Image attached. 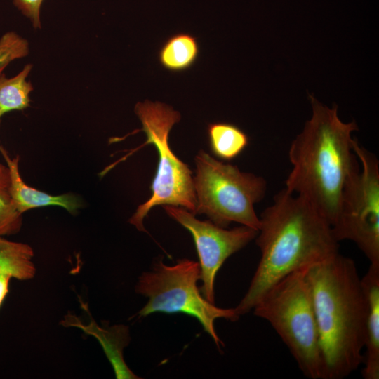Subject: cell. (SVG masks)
Instances as JSON below:
<instances>
[{
  "mask_svg": "<svg viewBox=\"0 0 379 379\" xmlns=\"http://www.w3.org/2000/svg\"><path fill=\"white\" fill-rule=\"evenodd\" d=\"M200 280L198 262L182 258L172 265L160 258L154 262L150 271L138 277L135 292L148 298L138 312L145 317L154 312L184 313L196 318L204 331L212 338L218 349L224 346L215 329L217 319L236 321L239 316L234 308H221L208 301L197 286Z\"/></svg>",
  "mask_w": 379,
  "mask_h": 379,
  "instance_id": "cell-7",
  "label": "cell"
},
{
  "mask_svg": "<svg viewBox=\"0 0 379 379\" xmlns=\"http://www.w3.org/2000/svg\"><path fill=\"white\" fill-rule=\"evenodd\" d=\"M0 152L4 158L9 170V192L17 211L22 214L34 208L58 206L74 214L81 204L77 197L72 194L53 196L28 186L23 182L19 172L20 156L11 159L6 149L0 145Z\"/></svg>",
  "mask_w": 379,
  "mask_h": 379,
  "instance_id": "cell-10",
  "label": "cell"
},
{
  "mask_svg": "<svg viewBox=\"0 0 379 379\" xmlns=\"http://www.w3.org/2000/svg\"><path fill=\"white\" fill-rule=\"evenodd\" d=\"M166 213L192 234L199 257L202 295L215 304L214 283L220 268L232 254L255 239L258 231L245 225L227 229L211 220H199L187 209L164 205Z\"/></svg>",
  "mask_w": 379,
  "mask_h": 379,
  "instance_id": "cell-9",
  "label": "cell"
},
{
  "mask_svg": "<svg viewBox=\"0 0 379 379\" xmlns=\"http://www.w3.org/2000/svg\"><path fill=\"white\" fill-rule=\"evenodd\" d=\"M256 244L260 260L246 294L234 307L241 317L252 310L272 285L339 253L327 220L305 198L286 188L260 214Z\"/></svg>",
  "mask_w": 379,
  "mask_h": 379,
  "instance_id": "cell-1",
  "label": "cell"
},
{
  "mask_svg": "<svg viewBox=\"0 0 379 379\" xmlns=\"http://www.w3.org/2000/svg\"><path fill=\"white\" fill-rule=\"evenodd\" d=\"M33 257L34 251L29 245L0 236V273L21 281L29 280L36 270Z\"/></svg>",
  "mask_w": 379,
  "mask_h": 379,
  "instance_id": "cell-13",
  "label": "cell"
},
{
  "mask_svg": "<svg viewBox=\"0 0 379 379\" xmlns=\"http://www.w3.org/2000/svg\"><path fill=\"white\" fill-rule=\"evenodd\" d=\"M199 54L197 38L187 32H178L164 42L158 52V60L165 69L181 72L194 65Z\"/></svg>",
  "mask_w": 379,
  "mask_h": 379,
  "instance_id": "cell-12",
  "label": "cell"
},
{
  "mask_svg": "<svg viewBox=\"0 0 379 379\" xmlns=\"http://www.w3.org/2000/svg\"><path fill=\"white\" fill-rule=\"evenodd\" d=\"M95 336L100 342L110 361L117 378H140L126 366L123 358V350L129 343L128 328L124 325L100 328L95 326Z\"/></svg>",
  "mask_w": 379,
  "mask_h": 379,
  "instance_id": "cell-15",
  "label": "cell"
},
{
  "mask_svg": "<svg viewBox=\"0 0 379 379\" xmlns=\"http://www.w3.org/2000/svg\"><path fill=\"white\" fill-rule=\"evenodd\" d=\"M134 111L142 124V128L134 133L143 131L147 139L144 144L131 151L123 159L147 145H154L159 156L157 171L151 185L152 196L138 206L129 219V223L138 230L147 232L143 220L154 206H180L194 214L197 199L192 171L176 157L168 143L171 130L181 119L180 112L168 105L148 100L138 102Z\"/></svg>",
  "mask_w": 379,
  "mask_h": 379,
  "instance_id": "cell-5",
  "label": "cell"
},
{
  "mask_svg": "<svg viewBox=\"0 0 379 379\" xmlns=\"http://www.w3.org/2000/svg\"><path fill=\"white\" fill-rule=\"evenodd\" d=\"M27 40L14 32H8L0 38V74L13 60L27 55Z\"/></svg>",
  "mask_w": 379,
  "mask_h": 379,
  "instance_id": "cell-18",
  "label": "cell"
},
{
  "mask_svg": "<svg viewBox=\"0 0 379 379\" xmlns=\"http://www.w3.org/2000/svg\"><path fill=\"white\" fill-rule=\"evenodd\" d=\"M359 165L343 188L331 226L335 239L353 241L371 265H379V161L354 139Z\"/></svg>",
  "mask_w": 379,
  "mask_h": 379,
  "instance_id": "cell-8",
  "label": "cell"
},
{
  "mask_svg": "<svg viewBox=\"0 0 379 379\" xmlns=\"http://www.w3.org/2000/svg\"><path fill=\"white\" fill-rule=\"evenodd\" d=\"M210 148L213 154L225 161L239 155L248 144V137L237 126L227 122H214L208 125Z\"/></svg>",
  "mask_w": 379,
  "mask_h": 379,
  "instance_id": "cell-14",
  "label": "cell"
},
{
  "mask_svg": "<svg viewBox=\"0 0 379 379\" xmlns=\"http://www.w3.org/2000/svg\"><path fill=\"white\" fill-rule=\"evenodd\" d=\"M11 276L6 273H0V307L9 291V282Z\"/></svg>",
  "mask_w": 379,
  "mask_h": 379,
  "instance_id": "cell-20",
  "label": "cell"
},
{
  "mask_svg": "<svg viewBox=\"0 0 379 379\" xmlns=\"http://www.w3.org/2000/svg\"><path fill=\"white\" fill-rule=\"evenodd\" d=\"M44 0H13L14 6L27 17L35 28L41 27L40 8Z\"/></svg>",
  "mask_w": 379,
  "mask_h": 379,
  "instance_id": "cell-19",
  "label": "cell"
},
{
  "mask_svg": "<svg viewBox=\"0 0 379 379\" xmlns=\"http://www.w3.org/2000/svg\"><path fill=\"white\" fill-rule=\"evenodd\" d=\"M32 67L31 64H27L17 75L8 79L0 74V124L5 113L29 106V93L33 87L26 79Z\"/></svg>",
  "mask_w": 379,
  "mask_h": 379,
  "instance_id": "cell-16",
  "label": "cell"
},
{
  "mask_svg": "<svg viewBox=\"0 0 379 379\" xmlns=\"http://www.w3.org/2000/svg\"><path fill=\"white\" fill-rule=\"evenodd\" d=\"M22 214L15 208L9 187L0 185V236L16 234L22 227Z\"/></svg>",
  "mask_w": 379,
  "mask_h": 379,
  "instance_id": "cell-17",
  "label": "cell"
},
{
  "mask_svg": "<svg viewBox=\"0 0 379 379\" xmlns=\"http://www.w3.org/2000/svg\"><path fill=\"white\" fill-rule=\"evenodd\" d=\"M194 161L197 206L194 214H205L221 227L227 228L234 222L258 231L260 222L254 205L265 196V178L219 161L202 149Z\"/></svg>",
  "mask_w": 379,
  "mask_h": 379,
  "instance_id": "cell-6",
  "label": "cell"
},
{
  "mask_svg": "<svg viewBox=\"0 0 379 379\" xmlns=\"http://www.w3.org/2000/svg\"><path fill=\"white\" fill-rule=\"evenodd\" d=\"M312 115L291 144L292 169L286 180L288 191L307 200L333 224L344 185L359 165L352 149L354 121L344 123L338 106H324L310 95Z\"/></svg>",
  "mask_w": 379,
  "mask_h": 379,
  "instance_id": "cell-3",
  "label": "cell"
},
{
  "mask_svg": "<svg viewBox=\"0 0 379 379\" xmlns=\"http://www.w3.org/2000/svg\"><path fill=\"white\" fill-rule=\"evenodd\" d=\"M0 185L9 187L10 175L8 166L0 164Z\"/></svg>",
  "mask_w": 379,
  "mask_h": 379,
  "instance_id": "cell-21",
  "label": "cell"
},
{
  "mask_svg": "<svg viewBox=\"0 0 379 379\" xmlns=\"http://www.w3.org/2000/svg\"><path fill=\"white\" fill-rule=\"evenodd\" d=\"M307 269L292 272L275 283L252 310L254 315L267 321L277 333L304 376L324 379Z\"/></svg>",
  "mask_w": 379,
  "mask_h": 379,
  "instance_id": "cell-4",
  "label": "cell"
},
{
  "mask_svg": "<svg viewBox=\"0 0 379 379\" xmlns=\"http://www.w3.org/2000/svg\"><path fill=\"white\" fill-rule=\"evenodd\" d=\"M324 379H343L363 364L366 303L354 261L340 253L310 267Z\"/></svg>",
  "mask_w": 379,
  "mask_h": 379,
  "instance_id": "cell-2",
  "label": "cell"
},
{
  "mask_svg": "<svg viewBox=\"0 0 379 379\" xmlns=\"http://www.w3.org/2000/svg\"><path fill=\"white\" fill-rule=\"evenodd\" d=\"M366 303L364 368L365 379L379 378V265L370 264L361 278Z\"/></svg>",
  "mask_w": 379,
  "mask_h": 379,
  "instance_id": "cell-11",
  "label": "cell"
}]
</instances>
